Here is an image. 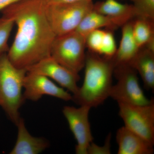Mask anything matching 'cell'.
I'll return each instance as SVG.
<instances>
[{
  "instance_id": "2e32d148",
  "label": "cell",
  "mask_w": 154,
  "mask_h": 154,
  "mask_svg": "<svg viewBox=\"0 0 154 154\" xmlns=\"http://www.w3.org/2000/svg\"><path fill=\"white\" fill-rule=\"evenodd\" d=\"M121 27L120 23L116 20L93 9L85 16L75 30L86 37L93 30L103 28L112 30Z\"/></svg>"
},
{
  "instance_id": "6da1fadb",
  "label": "cell",
  "mask_w": 154,
  "mask_h": 154,
  "mask_svg": "<svg viewBox=\"0 0 154 154\" xmlns=\"http://www.w3.org/2000/svg\"><path fill=\"white\" fill-rule=\"evenodd\" d=\"M44 0H20L2 11L14 20L17 32L7 53L15 66L27 69L50 56L56 36L46 13Z\"/></svg>"
},
{
  "instance_id": "e0dca14e",
  "label": "cell",
  "mask_w": 154,
  "mask_h": 154,
  "mask_svg": "<svg viewBox=\"0 0 154 154\" xmlns=\"http://www.w3.org/2000/svg\"><path fill=\"white\" fill-rule=\"evenodd\" d=\"M132 32L139 48L144 47L154 40V21L136 18L133 20Z\"/></svg>"
},
{
  "instance_id": "4fadbf2b",
  "label": "cell",
  "mask_w": 154,
  "mask_h": 154,
  "mask_svg": "<svg viewBox=\"0 0 154 154\" xmlns=\"http://www.w3.org/2000/svg\"><path fill=\"white\" fill-rule=\"evenodd\" d=\"M93 10L113 18L122 27L127 22L137 18L135 10L131 5L122 4L117 0H105L94 4Z\"/></svg>"
},
{
  "instance_id": "8fae6325",
  "label": "cell",
  "mask_w": 154,
  "mask_h": 154,
  "mask_svg": "<svg viewBox=\"0 0 154 154\" xmlns=\"http://www.w3.org/2000/svg\"><path fill=\"white\" fill-rule=\"evenodd\" d=\"M18 128L17 141L10 154H38L49 147L48 141L44 138L35 137L28 131L23 119L16 125Z\"/></svg>"
},
{
  "instance_id": "277c9868",
  "label": "cell",
  "mask_w": 154,
  "mask_h": 154,
  "mask_svg": "<svg viewBox=\"0 0 154 154\" xmlns=\"http://www.w3.org/2000/svg\"><path fill=\"white\" fill-rule=\"evenodd\" d=\"M93 0L46 5V13L51 26L58 36L76 30L87 14L94 8Z\"/></svg>"
},
{
  "instance_id": "ba28073f",
  "label": "cell",
  "mask_w": 154,
  "mask_h": 154,
  "mask_svg": "<svg viewBox=\"0 0 154 154\" xmlns=\"http://www.w3.org/2000/svg\"><path fill=\"white\" fill-rule=\"evenodd\" d=\"M91 108L89 106L81 105L78 108L65 106L63 109V115L77 141L75 152L77 154H88V148L94 140L89 120Z\"/></svg>"
},
{
  "instance_id": "ac0fdd59",
  "label": "cell",
  "mask_w": 154,
  "mask_h": 154,
  "mask_svg": "<svg viewBox=\"0 0 154 154\" xmlns=\"http://www.w3.org/2000/svg\"><path fill=\"white\" fill-rule=\"evenodd\" d=\"M14 25L12 18L3 16L0 18V54L8 51V42Z\"/></svg>"
},
{
  "instance_id": "3957f363",
  "label": "cell",
  "mask_w": 154,
  "mask_h": 154,
  "mask_svg": "<svg viewBox=\"0 0 154 154\" xmlns=\"http://www.w3.org/2000/svg\"><path fill=\"white\" fill-rule=\"evenodd\" d=\"M27 72L26 69L15 66L7 53L0 54V106L16 125L21 118L19 110L25 101L22 90Z\"/></svg>"
},
{
  "instance_id": "30bf717a",
  "label": "cell",
  "mask_w": 154,
  "mask_h": 154,
  "mask_svg": "<svg viewBox=\"0 0 154 154\" xmlns=\"http://www.w3.org/2000/svg\"><path fill=\"white\" fill-rule=\"evenodd\" d=\"M27 70L28 72L43 75L55 81L72 95L75 94L79 89L77 85L80 79L79 74L63 66L51 56L42 60Z\"/></svg>"
},
{
  "instance_id": "9a60e30c",
  "label": "cell",
  "mask_w": 154,
  "mask_h": 154,
  "mask_svg": "<svg viewBox=\"0 0 154 154\" xmlns=\"http://www.w3.org/2000/svg\"><path fill=\"white\" fill-rule=\"evenodd\" d=\"M140 75L145 88L154 89V52L146 48H140L129 64Z\"/></svg>"
},
{
  "instance_id": "5b68a950",
  "label": "cell",
  "mask_w": 154,
  "mask_h": 154,
  "mask_svg": "<svg viewBox=\"0 0 154 154\" xmlns=\"http://www.w3.org/2000/svg\"><path fill=\"white\" fill-rule=\"evenodd\" d=\"M86 48L85 37L75 30L56 36L50 56L70 70L79 74L85 67Z\"/></svg>"
},
{
  "instance_id": "cb8c5ba5",
  "label": "cell",
  "mask_w": 154,
  "mask_h": 154,
  "mask_svg": "<svg viewBox=\"0 0 154 154\" xmlns=\"http://www.w3.org/2000/svg\"><path fill=\"white\" fill-rule=\"evenodd\" d=\"M20 0H0V11Z\"/></svg>"
},
{
  "instance_id": "5bb4252c",
  "label": "cell",
  "mask_w": 154,
  "mask_h": 154,
  "mask_svg": "<svg viewBox=\"0 0 154 154\" xmlns=\"http://www.w3.org/2000/svg\"><path fill=\"white\" fill-rule=\"evenodd\" d=\"M133 20L122 27L120 44L112 58L114 67L119 65L129 64L136 56L139 50L132 32Z\"/></svg>"
},
{
  "instance_id": "7a4b0ae2",
  "label": "cell",
  "mask_w": 154,
  "mask_h": 154,
  "mask_svg": "<svg viewBox=\"0 0 154 154\" xmlns=\"http://www.w3.org/2000/svg\"><path fill=\"white\" fill-rule=\"evenodd\" d=\"M84 82L77 93L72 95L78 105L96 107L110 97L113 86L114 64L113 59L101 57L89 51L86 54Z\"/></svg>"
},
{
  "instance_id": "7402d4cb",
  "label": "cell",
  "mask_w": 154,
  "mask_h": 154,
  "mask_svg": "<svg viewBox=\"0 0 154 154\" xmlns=\"http://www.w3.org/2000/svg\"><path fill=\"white\" fill-rule=\"evenodd\" d=\"M110 135L108 136L107 144L104 146H99L91 143L88 150V154H110Z\"/></svg>"
},
{
  "instance_id": "8992f818",
  "label": "cell",
  "mask_w": 154,
  "mask_h": 154,
  "mask_svg": "<svg viewBox=\"0 0 154 154\" xmlns=\"http://www.w3.org/2000/svg\"><path fill=\"white\" fill-rule=\"evenodd\" d=\"M137 72L129 64L114 67L113 74L117 83L113 85L110 97L118 103L132 105H148L153 102L146 97L139 82Z\"/></svg>"
},
{
  "instance_id": "44dd1931",
  "label": "cell",
  "mask_w": 154,
  "mask_h": 154,
  "mask_svg": "<svg viewBox=\"0 0 154 154\" xmlns=\"http://www.w3.org/2000/svg\"><path fill=\"white\" fill-rule=\"evenodd\" d=\"M117 48L115 37L111 30H105L100 55L112 58L115 55Z\"/></svg>"
},
{
  "instance_id": "d6986e66",
  "label": "cell",
  "mask_w": 154,
  "mask_h": 154,
  "mask_svg": "<svg viewBox=\"0 0 154 154\" xmlns=\"http://www.w3.org/2000/svg\"><path fill=\"white\" fill-rule=\"evenodd\" d=\"M137 18L154 21V0H131Z\"/></svg>"
},
{
  "instance_id": "ffe728a7",
  "label": "cell",
  "mask_w": 154,
  "mask_h": 154,
  "mask_svg": "<svg viewBox=\"0 0 154 154\" xmlns=\"http://www.w3.org/2000/svg\"><path fill=\"white\" fill-rule=\"evenodd\" d=\"M105 30H93L86 36V46L89 51L100 55Z\"/></svg>"
},
{
  "instance_id": "7c38bea8",
  "label": "cell",
  "mask_w": 154,
  "mask_h": 154,
  "mask_svg": "<svg viewBox=\"0 0 154 154\" xmlns=\"http://www.w3.org/2000/svg\"><path fill=\"white\" fill-rule=\"evenodd\" d=\"M118 154H152L153 146L135 133L122 126L117 131Z\"/></svg>"
},
{
  "instance_id": "603a6c76",
  "label": "cell",
  "mask_w": 154,
  "mask_h": 154,
  "mask_svg": "<svg viewBox=\"0 0 154 154\" xmlns=\"http://www.w3.org/2000/svg\"><path fill=\"white\" fill-rule=\"evenodd\" d=\"M83 0H44L47 5H55V4H64V3L74 2Z\"/></svg>"
},
{
  "instance_id": "9c48e42d",
  "label": "cell",
  "mask_w": 154,
  "mask_h": 154,
  "mask_svg": "<svg viewBox=\"0 0 154 154\" xmlns=\"http://www.w3.org/2000/svg\"><path fill=\"white\" fill-rule=\"evenodd\" d=\"M23 97L25 100L37 102L45 95L72 101V96L63 88L59 87L49 78L35 73L27 72L23 84Z\"/></svg>"
},
{
  "instance_id": "52a82bcc",
  "label": "cell",
  "mask_w": 154,
  "mask_h": 154,
  "mask_svg": "<svg viewBox=\"0 0 154 154\" xmlns=\"http://www.w3.org/2000/svg\"><path fill=\"white\" fill-rule=\"evenodd\" d=\"M124 126L154 144V102L147 105L118 103Z\"/></svg>"
}]
</instances>
